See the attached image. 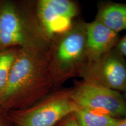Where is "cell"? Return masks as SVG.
Here are the masks:
<instances>
[{
  "label": "cell",
  "instance_id": "cell-8",
  "mask_svg": "<svg viewBox=\"0 0 126 126\" xmlns=\"http://www.w3.org/2000/svg\"><path fill=\"white\" fill-rule=\"evenodd\" d=\"M119 33L96 20L86 23V55L87 63L95 61L114 47Z\"/></svg>",
  "mask_w": 126,
  "mask_h": 126
},
{
  "label": "cell",
  "instance_id": "cell-9",
  "mask_svg": "<svg viewBox=\"0 0 126 126\" xmlns=\"http://www.w3.org/2000/svg\"><path fill=\"white\" fill-rule=\"evenodd\" d=\"M95 20L118 33L126 30V4L103 5L99 9Z\"/></svg>",
  "mask_w": 126,
  "mask_h": 126
},
{
  "label": "cell",
  "instance_id": "cell-2",
  "mask_svg": "<svg viewBox=\"0 0 126 126\" xmlns=\"http://www.w3.org/2000/svg\"><path fill=\"white\" fill-rule=\"evenodd\" d=\"M51 44L35 12L14 1L0 2V50L18 48L48 53Z\"/></svg>",
  "mask_w": 126,
  "mask_h": 126
},
{
  "label": "cell",
  "instance_id": "cell-5",
  "mask_svg": "<svg viewBox=\"0 0 126 126\" xmlns=\"http://www.w3.org/2000/svg\"><path fill=\"white\" fill-rule=\"evenodd\" d=\"M77 106L103 113L116 119L126 116V101L118 91L83 82L70 92Z\"/></svg>",
  "mask_w": 126,
  "mask_h": 126
},
{
  "label": "cell",
  "instance_id": "cell-16",
  "mask_svg": "<svg viewBox=\"0 0 126 126\" xmlns=\"http://www.w3.org/2000/svg\"><path fill=\"white\" fill-rule=\"evenodd\" d=\"M124 99H125V100H126V94H124Z\"/></svg>",
  "mask_w": 126,
  "mask_h": 126
},
{
  "label": "cell",
  "instance_id": "cell-3",
  "mask_svg": "<svg viewBox=\"0 0 126 126\" xmlns=\"http://www.w3.org/2000/svg\"><path fill=\"white\" fill-rule=\"evenodd\" d=\"M86 23L74 22L71 27L51 44L48 55L53 83L62 82L78 74L87 64Z\"/></svg>",
  "mask_w": 126,
  "mask_h": 126
},
{
  "label": "cell",
  "instance_id": "cell-11",
  "mask_svg": "<svg viewBox=\"0 0 126 126\" xmlns=\"http://www.w3.org/2000/svg\"><path fill=\"white\" fill-rule=\"evenodd\" d=\"M18 51V48L0 50V96L7 86Z\"/></svg>",
  "mask_w": 126,
  "mask_h": 126
},
{
  "label": "cell",
  "instance_id": "cell-1",
  "mask_svg": "<svg viewBox=\"0 0 126 126\" xmlns=\"http://www.w3.org/2000/svg\"><path fill=\"white\" fill-rule=\"evenodd\" d=\"M48 53L18 48L8 81L0 96V112L32 106L47 94L53 85Z\"/></svg>",
  "mask_w": 126,
  "mask_h": 126
},
{
  "label": "cell",
  "instance_id": "cell-6",
  "mask_svg": "<svg viewBox=\"0 0 126 126\" xmlns=\"http://www.w3.org/2000/svg\"><path fill=\"white\" fill-rule=\"evenodd\" d=\"M79 75L86 82L126 92V61L116 47L87 63Z\"/></svg>",
  "mask_w": 126,
  "mask_h": 126
},
{
  "label": "cell",
  "instance_id": "cell-12",
  "mask_svg": "<svg viewBox=\"0 0 126 126\" xmlns=\"http://www.w3.org/2000/svg\"><path fill=\"white\" fill-rule=\"evenodd\" d=\"M116 48L123 56L126 57V34L122 39H120Z\"/></svg>",
  "mask_w": 126,
  "mask_h": 126
},
{
  "label": "cell",
  "instance_id": "cell-7",
  "mask_svg": "<svg viewBox=\"0 0 126 126\" xmlns=\"http://www.w3.org/2000/svg\"><path fill=\"white\" fill-rule=\"evenodd\" d=\"M78 12L76 4L70 0H40L35 8L39 25L51 42L71 27Z\"/></svg>",
  "mask_w": 126,
  "mask_h": 126
},
{
  "label": "cell",
  "instance_id": "cell-10",
  "mask_svg": "<svg viewBox=\"0 0 126 126\" xmlns=\"http://www.w3.org/2000/svg\"><path fill=\"white\" fill-rule=\"evenodd\" d=\"M72 115L79 126H116L121 120L103 113L77 106Z\"/></svg>",
  "mask_w": 126,
  "mask_h": 126
},
{
  "label": "cell",
  "instance_id": "cell-14",
  "mask_svg": "<svg viewBox=\"0 0 126 126\" xmlns=\"http://www.w3.org/2000/svg\"><path fill=\"white\" fill-rule=\"evenodd\" d=\"M5 115L0 112V126H5Z\"/></svg>",
  "mask_w": 126,
  "mask_h": 126
},
{
  "label": "cell",
  "instance_id": "cell-4",
  "mask_svg": "<svg viewBox=\"0 0 126 126\" xmlns=\"http://www.w3.org/2000/svg\"><path fill=\"white\" fill-rule=\"evenodd\" d=\"M76 108L70 92L57 93L28 108L9 111L5 117L16 126H55Z\"/></svg>",
  "mask_w": 126,
  "mask_h": 126
},
{
  "label": "cell",
  "instance_id": "cell-13",
  "mask_svg": "<svg viewBox=\"0 0 126 126\" xmlns=\"http://www.w3.org/2000/svg\"><path fill=\"white\" fill-rule=\"evenodd\" d=\"M62 126H79V125L72 115L71 117H68L65 121H64Z\"/></svg>",
  "mask_w": 126,
  "mask_h": 126
},
{
  "label": "cell",
  "instance_id": "cell-15",
  "mask_svg": "<svg viewBox=\"0 0 126 126\" xmlns=\"http://www.w3.org/2000/svg\"><path fill=\"white\" fill-rule=\"evenodd\" d=\"M116 126H126V116L123 119H121L120 122Z\"/></svg>",
  "mask_w": 126,
  "mask_h": 126
}]
</instances>
